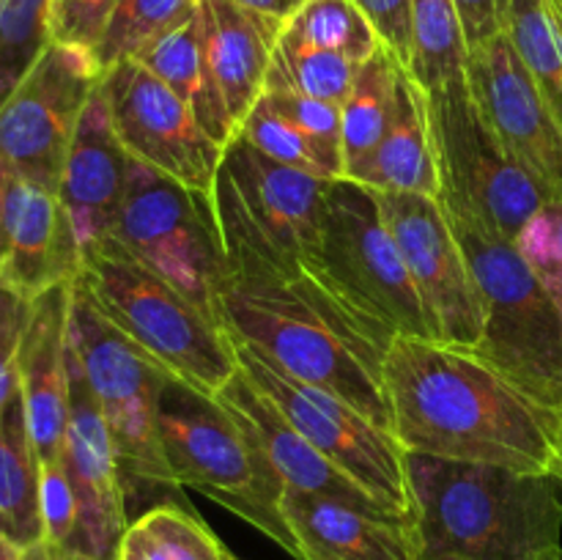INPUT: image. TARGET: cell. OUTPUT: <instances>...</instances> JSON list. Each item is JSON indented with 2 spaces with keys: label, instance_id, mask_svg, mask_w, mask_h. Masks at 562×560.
I'll return each instance as SVG.
<instances>
[{
  "label": "cell",
  "instance_id": "obj_1",
  "mask_svg": "<svg viewBox=\"0 0 562 560\" xmlns=\"http://www.w3.org/2000/svg\"><path fill=\"white\" fill-rule=\"evenodd\" d=\"M214 212L225 250L220 324L280 371L349 401L390 428L382 366L390 340L357 316L318 269L291 261L239 206L217 176Z\"/></svg>",
  "mask_w": 562,
  "mask_h": 560
},
{
  "label": "cell",
  "instance_id": "obj_2",
  "mask_svg": "<svg viewBox=\"0 0 562 560\" xmlns=\"http://www.w3.org/2000/svg\"><path fill=\"white\" fill-rule=\"evenodd\" d=\"M382 382L390 428L406 453L554 470L560 421L475 349L395 335Z\"/></svg>",
  "mask_w": 562,
  "mask_h": 560
},
{
  "label": "cell",
  "instance_id": "obj_3",
  "mask_svg": "<svg viewBox=\"0 0 562 560\" xmlns=\"http://www.w3.org/2000/svg\"><path fill=\"white\" fill-rule=\"evenodd\" d=\"M420 560H558L560 481L483 461L406 453Z\"/></svg>",
  "mask_w": 562,
  "mask_h": 560
},
{
  "label": "cell",
  "instance_id": "obj_4",
  "mask_svg": "<svg viewBox=\"0 0 562 560\" xmlns=\"http://www.w3.org/2000/svg\"><path fill=\"white\" fill-rule=\"evenodd\" d=\"M483 300V338L475 346L494 368L562 421V313L516 242L494 234L453 198L437 195Z\"/></svg>",
  "mask_w": 562,
  "mask_h": 560
},
{
  "label": "cell",
  "instance_id": "obj_5",
  "mask_svg": "<svg viewBox=\"0 0 562 560\" xmlns=\"http://www.w3.org/2000/svg\"><path fill=\"white\" fill-rule=\"evenodd\" d=\"M77 283L99 313L170 377L214 395L239 368L223 324L110 236L82 253Z\"/></svg>",
  "mask_w": 562,
  "mask_h": 560
},
{
  "label": "cell",
  "instance_id": "obj_6",
  "mask_svg": "<svg viewBox=\"0 0 562 560\" xmlns=\"http://www.w3.org/2000/svg\"><path fill=\"white\" fill-rule=\"evenodd\" d=\"M157 428L176 486L206 494L300 560V547L283 516L285 486L250 448L217 395L165 373Z\"/></svg>",
  "mask_w": 562,
  "mask_h": 560
},
{
  "label": "cell",
  "instance_id": "obj_7",
  "mask_svg": "<svg viewBox=\"0 0 562 560\" xmlns=\"http://www.w3.org/2000/svg\"><path fill=\"white\" fill-rule=\"evenodd\" d=\"M318 272L382 338H437L373 187L333 179L318 231Z\"/></svg>",
  "mask_w": 562,
  "mask_h": 560
},
{
  "label": "cell",
  "instance_id": "obj_8",
  "mask_svg": "<svg viewBox=\"0 0 562 560\" xmlns=\"http://www.w3.org/2000/svg\"><path fill=\"white\" fill-rule=\"evenodd\" d=\"M69 346L108 421L126 503L154 489H179L165 461L157 428L165 371L99 313L77 280L71 283Z\"/></svg>",
  "mask_w": 562,
  "mask_h": 560
},
{
  "label": "cell",
  "instance_id": "obj_9",
  "mask_svg": "<svg viewBox=\"0 0 562 560\" xmlns=\"http://www.w3.org/2000/svg\"><path fill=\"white\" fill-rule=\"evenodd\" d=\"M110 239L220 324L225 250L212 198L132 163Z\"/></svg>",
  "mask_w": 562,
  "mask_h": 560
},
{
  "label": "cell",
  "instance_id": "obj_10",
  "mask_svg": "<svg viewBox=\"0 0 562 560\" xmlns=\"http://www.w3.org/2000/svg\"><path fill=\"white\" fill-rule=\"evenodd\" d=\"M428 110L439 163V195L453 198L494 234L516 242L549 198L503 146L467 77L428 91Z\"/></svg>",
  "mask_w": 562,
  "mask_h": 560
},
{
  "label": "cell",
  "instance_id": "obj_11",
  "mask_svg": "<svg viewBox=\"0 0 562 560\" xmlns=\"http://www.w3.org/2000/svg\"><path fill=\"white\" fill-rule=\"evenodd\" d=\"M234 351L239 371L278 406L280 415L318 453L355 478L379 505L412 519L406 450L393 432L376 426L340 395L289 377L252 346L234 340Z\"/></svg>",
  "mask_w": 562,
  "mask_h": 560
},
{
  "label": "cell",
  "instance_id": "obj_12",
  "mask_svg": "<svg viewBox=\"0 0 562 560\" xmlns=\"http://www.w3.org/2000/svg\"><path fill=\"white\" fill-rule=\"evenodd\" d=\"M99 88L115 135L137 165L214 201L225 146L203 130L173 88L165 86L140 60L110 66L102 71Z\"/></svg>",
  "mask_w": 562,
  "mask_h": 560
},
{
  "label": "cell",
  "instance_id": "obj_13",
  "mask_svg": "<svg viewBox=\"0 0 562 560\" xmlns=\"http://www.w3.org/2000/svg\"><path fill=\"white\" fill-rule=\"evenodd\" d=\"M102 80L91 49L53 42L0 108V163L58 190L75 126Z\"/></svg>",
  "mask_w": 562,
  "mask_h": 560
},
{
  "label": "cell",
  "instance_id": "obj_14",
  "mask_svg": "<svg viewBox=\"0 0 562 560\" xmlns=\"http://www.w3.org/2000/svg\"><path fill=\"white\" fill-rule=\"evenodd\" d=\"M376 192L406 269L426 302L437 340L475 349L483 338V300L439 198Z\"/></svg>",
  "mask_w": 562,
  "mask_h": 560
},
{
  "label": "cell",
  "instance_id": "obj_15",
  "mask_svg": "<svg viewBox=\"0 0 562 560\" xmlns=\"http://www.w3.org/2000/svg\"><path fill=\"white\" fill-rule=\"evenodd\" d=\"M69 423L64 439V467L75 489L77 525L66 549L80 560H119L130 527L124 478L108 421L93 399L80 362L69 346Z\"/></svg>",
  "mask_w": 562,
  "mask_h": 560
},
{
  "label": "cell",
  "instance_id": "obj_16",
  "mask_svg": "<svg viewBox=\"0 0 562 560\" xmlns=\"http://www.w3.org/2000/svg\"><path fill=\"white\" fill-rule=\"evenodd\" d=\"M467 80L510 157L532 176L549 201H562V126L508 33L503 31L472 49Z\"/></svg>",
  "mask_w": 562,
  "mask_h": 560
},
{
  "label": "cell",
  "instance_id": "obj_17",
  "mask_svg": "<svg viewBox=\"0 0 562 560\" xmlns=\"http://www.w3.org/2000/svg\"><path fill=\"white\" fill-rule=\"evenodd\" d=\"M220 176L250 223L291 261L318 269L324 195L333 179L274 163L236 132L225 146Z\"/></svg>",
  "mask_w": 562,
  "mask_h": 560
},
{
  "label": "cell",
  "instance_id": "obj_18",
  "mask_svg": "<svg viewBox=\"0 0 562 560\" xmlns=\"http://www.w3.org/2000/svg\"><path fill=\"white\" fill-rule=\"evenodd\" d=\"M69 307L71 285H55L31 300V316L16 355V382L42 467L64 464L71 382Z\"/></svg>",
  "mask_w": 562,
  "mask_h": 560
},
{
  "label": "cell",
  "instance_id": "obj_19",
  "mask_svg": "<svg viewBox=\"0 0 562 560\" xmlns=\"http://www.w3.org/2000/svg\"><path fill=\"white\" fill-rule=\"evenodd\" d=\"M82 253L58 190L11 173L5 195V250L0 278L36 300L55 285H71Z\"/></svg>",
  "mask_w": 562,
  "mask_h": 560
},
{
  "label": "cell",
  "instance_id": "obj_20",
  "mask_svg": "<svg viewBox=\"0 0 562 560\" xmlns=\"http://www.w3.org/2000/svg\"><path fill=\"white\" fill-rule=\"evenodd\" d=\"M132 163L135 159L121 146L102 88L97 86L77 121L58 179V195L80 253L99 245L113 231Z\"/></svg>",
  "mask_w": 562,
  "mask_h": 560
},
{
  "label": "cell",
  "instance_id": "obj_21",
  "mask_svg": "<svg viewBox=\"0 0 562 560\" xmlns=\"http://www.w3.org/2000/svg\"><path fill=\"white\" fill-rule=\"evenodd\" d=\"M214 395L231 412L250 448L261 456L263 464L280 478L285 489L329 494V497H340L346 503L362 505V508L387 511L355 478H349L327 456L318 453L239 368ZM387 514H393V511H387Z\"/></svg>",
  "mask_w": 562,
  "mask_h": 560
},
{
  "label": "cell",
  "instance_id": "obj_22",
  "mask_svg": "<svg viewBox=\"0 0 562 560\" xmlns=\"http://www.w3.org/2000/svg\"><path fill=\"white\" fill-rule=\"evenodd\" d=\"M283 516L300 560H420L412 519L387 511L285 489Z\"/></svg>",
  "mask_w": 562,
  "mask_h": 560
},
{
  "label": "cell",
  "instance_id": "obj_23",
  "mask_svg": "<svg viewBox=\"0 0 562 560\" xmlns=\"http://www.w3.org/2000/svg\"><path fill=\"white\" fill-rule=\"evenodd\" d=\"M206 55L236 132L267 88L274 44L283 25L234 0H203Z\"/></svg>",
  "mask_w": 562,
  "mask_h": 560
},
{
  "label": "cell",
  "instance_id": "obj_24",
  "mask_svg": "<svg viewBox=\"0 0 562 560\" xmlns=\"http://www.w3.org/2000/svg\"><path fill=\"white\" fill-rule=\"evenodd\" d=\"M351 181L382 192H420L439 195V163L434 146L428 93L415 77L401 69L395 113L382 143Z\"/></svg>",
  "mask_w": 562,
  "mask_h": 560
},
{
  "label": "cell",
  "instance_id": "obj_25",
  "mask_svg": "<svg viewBox=\"0 0 562 560\" xmlns=\"http://www.w3.org/2000/svg\"><path fill=\"white\" fill-rule=\"evenodd\" d=\"M0 536L16 549L44 541L42 464L16 377L0 395Z\"/></svg>",
  "mask_w": 562,
  "mask_h": 560
},
{
  "label": "cell",
  "instance_id": "obj_26",
  "mask_svg": "<svg viewBox=\"0 0 562 560\" xmlns=\"http://www.w3.org/2000/svg\"><path fill=\"white\" fill-rule=\"evenodd\" d=\"M135 60H140L148 71L159 77L168 88H173L187 108L195 113L203 130L220 143L228 146L236 135V124L223 102L217 80L212 75V64L206 55V25H203V0L195 14L159 36L151 47L143 49Z\"/></svg>",
  "mask_w": 562,
  "mask_h": 560
},
{
  "label": "cell",
  "instance_id": "obj_27",
  "mask_svg": "<svg viewBox=\"0 0 562 560\" xmlns=\"http://www.w3.org/2000/svg\"><path fill=\"white\" fill-rule=\"evenodd\" d=\"M404 66L387 47L362 60L349 97L340 104V146L344 179H351L382 143L398 99V77Z\"/></svg>",
  "mask_w": 562,
  "mask_h": 560
},
{
  "label": "cell",
  "instance_id": "obj_28",
  "mask_svg": "<svg viewBox=\"0 0 562 560\" xmlns=\"http://www.w3.org/2000/svg\"><path fill=\"white\" fill-rule=\"evenodd\" d=\"M409 75L423 91L467 77L470 44L456 0H412Z\"/></svg>",
  "mask_w": 562,
  "mask_h": 560
},
{
  "label": "cell",
  "instance_id": "obj_29",
  "mask_svg": "<svg viewBox=\"0 0 562 560\" xmlns=\"http://www.w3.org/2000/svg\"><path fill=\"white\" fill-rule=\"evenodd\" d=\"M119 560H234V555L195 514L165 503L130 522Z\"/></svg>",
  "mask_w": 562,
  "mask_h": 560
},
{
  "label": "cell",
  "instance_id": "obj_30",
  "mask_svg": "<svg viewBox=\"0 0 562 560\" xmlns=\"http://www.w3.org/2000/svg\"><path fill=\"white\" fill-rule=\"evenodd\" d=\"M505 33L562 126V20L552 0H508Z\"/></svg>",
  "mask_w": 562,
  "mask_h": 560
},
{
  "label": "cell",
  "instance_id": "obj_31",
  "mask_svg": "<svg viewBox=\"0 0 562 560\" xmlns=\"http://www.w3.org/2000/svg\"><path fill=\"white\" fill-rule=\"evenodd\" d=\"M357 71H360L357 60L329 53V49L294 42V38L280 33L278 44H274L272 66H269L267 75V88L294 91L302 93V97L344 104L351 86H355Z\"/></svg>",
  "mask_w": 562,
  "mask_h": 560
},
{
  "label": "cell",
  "instance_id": "obj_32",
  "mask_svg": "<svg viewBox=\"0 0 562 560\" xmlns=\"http://www.w3.org/2000/svg\"><path fill=\"white\" fill-rule=\"evenodd\" d=\"M201 0H115L102 38L93 47L99 69L108 71L121 60H135L159 36L195 14Z\"/></svg>",
  "mask_w": 562,
  "mask_h": 560
},
{
  "label": "cell",
  "instance_id": "obj_33",
  "mask_svg": "<svg viewBox=\"0 0 562 560\" xmlns=\"http://www.w3.org/2000/svg\"><path fill=\"white\" fill-rule=\"evenodd\" d=\"M280 33L294 42L346 55L357 64L384 47L373 22L355 0H307Z\"/></svg>",
  "mask_w": 562,
  "mask_h": 560
},
{
  "label": "cell",
  "instance_id": "obj_34",
  "mask_svg": "<svg viewBox=\"0 0 562 560\" xmlns=\"http://www.w3.org/2000/svg\"><path fill=\"white\" fill-rule=\"evenodd\" d=\"M53 44V0H0V108Z\"/></svg>",
  "mask_w": 562,
  "mask_h": 560
},
{
  "label": "cell",
  "instance_id": "obj_35",
  "mask_svg": "<svg viewBox=\"0 0 562 560\" xmlns=\"http://www.w3.org/2000/svg\"><path fill=\"white\" fill-rule=\"evenodd\" d=\"M239 135L274 163L322 176V179H344L338 165L318 148V143L307 132H302L300 124L289 119L278 104L269 102L263 93L256 108L241 121Z\"/></svg>",
  "mask_w": 562,
  "mask_h": 560
},
{
  "label": "cell",
  "instance_id": "obj_36",
  "mask_svg": "<svg viewBox=\"0 0 562 560\" xmlns=\"http://www.w3.org/2000/svg\"><path fill=\"white\" fill-rule=\"evenodd\" d=\"M516 247L549 294L562 289V201H549L516 236Z\"/></svg>",
  "mask_w": 562,
  "mask_h": 560
},
{
  "label": "cell",
  "instance_id": "obj_37",
  "mask_svg": "<svg viewBox=\"0 0 562 560\" xmlns=\"http://www.w3.org/2000/svg\"><path fill=\"white\" fill-rule=\"evenodd\" d=\"M263 97L272 104H278L289 119L300 124L302 132L318 143L324 154L333 159L344 173V146H340V104L324 102V99L302 97L294 91H278V88H267Z\"/></svg>",
  "mask_w": 562,
  "mask_h": 560
},
{
  "label": "cell",
  "instance_id": "obj_38",
  "mask_svg": "<svg viewBox=\"0 0 562 560\" xmlns=\"http://www.w3.org/2000/svg\"><path fill=\"white\" fill-rule=\"evenodd\" d=\"M113 5L115 0H53V42L93 53Z\"/></svg>",
  "mask_w": 562,
  "mask_h": 560
},
{
  "label": "cell",
  "instance_id": "obj_39",
  "mask_svg": "<svg viewBox=\"0 0 562 560\" xmlns=\"http://www.w3.org/2000/svg\"><path fill=\"white\" fill-rule=\"evenodd\" d=\"M27 316H31V300H25L0 278V395L16 377V355H20Z\"/></svg>",
  "mask_w": 562,
  "mask_h": 560
},
{
  "label": "cell",
  "instance_id": "obj_40",
  "mask_svg": "<svg viewBox=\"0 0 562 560\" xmlns=\"http://www.w3.org/2000/svg\"><path fill=\"white\" fill-rule=\"evenodd\" d=\"M368 20L376 27L379 38L384 47L398 58L404 69H409L412 60V0H355Z\"/></svg>",
  "mask_w": 562,
  "mask_h": 560
},
{
  "label": "cell",
  "instance_id": "obj_41",
  "mask_svg": "<svg viewBox=\"0 0 562 560\" xmlns=\"http://www.w3.org/2000/svg\"><path fill=\"white\" fill-rule=\"evenodd\" d=\"M505 5L508 0H456L470 53L505 31Z\"/></svg>",
  "mask_w": 562,
  "mask_h": 560
},
{
  "label": "cell",
  "instance_id": "obj_42",
  "mask_svg": "<svg viewBox=\"0 0 562 560\" xmlns=\"http://www.w3.org/2000/svg\"><path fill=\"white\" fill-rule=\"evenodd\" d=\"M234 3L245 5V9L256 11V14L269 16V20L285 25V22H289L291 16L307 3V0H234Z\"/></svg>",
  "mask_w": 562,
  "mask_h": 560
},
{
  "label": "cell",
  "instance_id": "obj_43",
  "mask_svg": "<svg viewBox=\"0 0 562 560\" xmlns=\"http://www.w3.org/2000/svg\"><path fill=\"white\" fill-rule=\"evenodd\" d=\"M20 560H80V558H77L75 552H69L66 547H58V544H53V541H47V538H44V541H38V544H33V547L22 549Z\"/></svg>",
  "mask_w": 562,
  "mask_h": 560
},
{
  "label": "cell",
  "instance_id": "obj_44",
  "mask_svg": "<svg viewBox=\"0 0 562 560\" xmlns=\"http://www.w3.org/2000/svg\"><path fill=\"white\" fill-rule=\"evenodd\" d=\"M9 181H11V170L0 163V264H3V250H5V195H9Z\"/></svg>",
  "mask_w": 562,
  "mask_h": 560
},
{
  "label": "cell",
  "instance_id": "obj_45",
  "mask_svg": "<svg viewBox=\"0 0 562 560\" xmlns=\"http://www.w3.org/2000/svg\"><path fill=\"white\" fill-rule=\"evenodd\" d=\"M552 475L562 483V421L558 426V434H554V470Z\"/></svg>",
  "mask_w": 562,
  "mask_h": 560
},
{
  "label": "cell",
  "instance_id": "obj_46",
  "mask_svg": "<svg viewBox=\"0 0 562 560\" xmlns=\"http://www.w3.org/2000/svg\"><path fill=\"white\" fill-rule=\"evenodd\" d=\"M20 552L22 549H3V552H0V560H20Z\"/></svg>",
  "mask_w": 562,
  "mask_h": 560
},
{
  "label": "cell",
  "instance_id": "obj_47",
  "mask_svg": "<svg viewBox=\"0 0 562 560\" xmlns=\"http://www.w3.org/2000/svg\"><path fill=\"white\" fill-rule=\"evenodd\" d=\"M3 549H16V547H14V544H9V541H5L3 536H0V552H3Z\"/></svg>",
  "mask_w": 562,
  "mask_h": 560
},
{
  "label": "cell",
  "instance_id": "obj_48",
  "mask_svg": "<svg viewBox=\"0 0 562 560\" xmlns=\"http://www.w3.org/2000/svg\"><path fill=\"white\" fill-rule=\"evenodd\" d=\"M554 302H558V307H560V313H562V289L560 291H554Z\"/></svg>",
  "mask_w": 562,
  "mask_h": 560
},
{
  "label": "cell",
  "instance_id": "obj_49",
  "mask_svg": "<svg viewBox=\"0 0 562 560\" xmlns=\"http://www.w3.org/2000/svg\"><path fill=\"white\" fill-rule=\"evenodd\" d=\"M554 3V9H558V14H560V20H562V0H552Z\"/></svg>",
  "mask_w": 562,
  "mask_h": 560
},
{
  "label": "cell",
  "instance_id": "obj_50",
  "mask_svg": "<svg viewBox=\"0 0 562 560\" xmlns=\"http://www.w3.org/2000/svg\"><path fill=\"white\" fill-rule=\"evenodd\" d=\"M558 560H562V555H560V558H558Z\"/></svg>",
  "mask_w": 562,
  "mask_h": 560
},
{
  "label": "cell",
  "instance_id": "obj_51",
  "mask_svg": "<svg viewBox=\"0 0 562 560\" xmlns=\"http://www.w3.org/2000/svg\"><path fill=\"white\" fill-rule=\"evenodd\" d=\"M234 560H236V558H234Z\"/></svg>",
  "mask_w": 562,
  "mask_h": 560
}]
</instances>
